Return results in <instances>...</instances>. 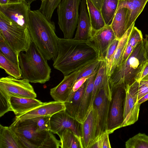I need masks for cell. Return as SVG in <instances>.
I'll list each match as a JSON object with an SVG mask.
<instances>
[{
	"label": "cell",
	"mask_w": 148,
	"mask_h": 148,
	"mask_svg": "<svg viewBox=\"0 0 148 148\" xmlns=\"http://www.w3.org/2000/svg\"><path fill=\"white\" fill-rule=\"evenodd\" d=\"M58 53L53 66L64 76L98 60V51L90 41L58 38Z\"/></svg>",
	"instance_id": "6da1fadb"
},
{
	"label": "cell",
	"mask_w": 148,
	"mask_h": 148,
	"mask_svg": "<svg viewBox=\"0 0 148 148\" xmlns=\"http://www.w3.org/2000/svg\"><path fill=\"white\" fill-rule=\"evenodd\" d=\"M27 28L32 40L48 60L53 61L58 53V38L54 23L39 10H31Z\"/></svg>",
	"instance_id": "7a4b0ae2"
},
{
	"label": "cell",
	"mask_w": 148,
	"mask_h": 148,
	"mask_svg": "<svg viewBox=\"0 0 148 148\" xmlns=\"http://www.w3.org/2000/svg\"><path fill=\"white\" fill-rule=\"evenodd\" d=\"M23 52H20L18 56L22 78L34 83L48 81L51 69L47 59L32 41L28 49Z\"/></svg>",
	"instance_id": "3957f363"
},
{
	"label": "cell",
	"mask_w": 148,
	"mask_h": 148,
	"mask_svg": "<svg viewBox=\"0 0 148 148\" xmlns=\"http://www.w3.org/2000/svg\"><path fill=\"white\" fill-rule=\"evenodd\" d=\"M15 133L23 148H58L60 140L50 131L38 132L37 125L32 119L15 120L10 126Z\"/></svg>",
	"instance_id": "277c9868"
},
{
	"label": "cell",
	"mask_w": 148,
	"mask_h": 148,
	"mask_svg": "<svg viewBox=\"0 0 148 148\" xmlns=\"http://www.w3.org/2000/svg\"><path fill=\"white\" fill-rule=\"evenodd\" d=\"M147 60L143 39L134 48L126 61L116 68L109 77L110 89L120 84H124L126 86L132 84L136 80L139 73Z\"/></svg>",
	"instance_id": "5b68a950"
},
{
	"label": "cell",
	"mask_w": 148,
	"mask_h": 148,
	"mask_svg": "<svg viewBox=\"0 0 148 148\" xmlns=\"http://www.w3.org/2000/svg\"><path fill=\"white\" fill-rule=\"evenodd\" d=\"M0 34L17 53L26 51L32 41L27 27L21 26L0 12Z\"/></svg>",
	"instance_id": "8992f818"
},
{
	"label": "cell",
	"mask_w": 148,
	"mask_h": 148,
	"mask_svg": "<svg viewBox=\"0 0 148 148\" xmlns=\"http://www.w3.org/2000/svg\"><path fill=\"white\" fill-rule=\"evenodd\" d=\"M81 1L62 0L57 8L58 23L65 39H73L77 25Z\"/></svg>",
	"instance_id": "52a82bcc"
},
{
	"label": "cell",
	"mask_w": 148,
	"mask_h": 148,
	"mask_svg": "<svg viewBox=\"0 0 148 148\" xmlns=\"http://www.w3.org/2000/svg\"><path fill=\"white\" fill-rule=\"evenodd\" d=\"M126 85L121 84L111 89V99L108 112L107 131L110 134L121 127L123 122Z\"/></svg>",
	"instance_id": "ba28073f"
},
{
	"label": "cell",
	"mask_w": 148,
	"mask_h": 148,
	"mask_svg": "<svg viewBox=\"0 0 148 148\" xmlns=\"http://www.w3.org/2000/svg\"><path fill=\"white\" fill-rule=\"evenodd\" d=\"M111 95L108 80L104 86L97 92L92 106L95 112L96 119L95 139L107 131L108 119Z\"/></svg>",
	"instance_id": "9c48e42d"
},
{
	"label": "cell",
	"mask_w": 148,
	"mask_h": 148,
	"mask_svg": "<svg viewBox=\"0 0 148 148\" xmlns=\"http://www.w3.org/2000/svg\"><path fill=\"white\" fill-rule=\"evenodd\" d=\"M0 92L9 98L12 96L33 98L37 97L33 86L27 80L10 76L0 78Z\"/></svg>",
	"instance_id": "30bf717a"
},
{
	"label": "cell",
	"mask_w": 148,
	"mask_h": 148,
	"mask_svg": "<svg viewBox=\"0 0 148 148\" xmlns=\"http://www.w3.org/2000/svg\"><path fill=\"white\" fill-rule=\"evenodd\" d=\"M139 83L136 80L126 86L124 120L121 127L132 125L138 120L140 105L138 101Z\"/></svg>",
	"instance_id": "8fae6325"
},
{
	"label": "cell",
	"mask_w": 148,
	"mask_h": 148,
	"mask_svg": "<svg viewBox=\"0 0 148 148\" xmlns=\"http://www.w3.org/2000/svg\"><path fill=\"white\" fill-rule=\"evenodd\" d=\"M30 5L24 0L16 3L0 4V12L11 21L27 27Z\"/></svg>",
	"instance_id": "7c38bea8"
},
{
	"label": "cell",
	"mask_w": 148,
	"mask_h": 148,
	"mask_svg": "<svg viewBox=\"0 0 148 148\" xmlns=\"http://www.w3.org/2000/svg\"><path fill=\"white\" fill-rule=\"evenodd\" d=\"M50 123V131L53 134H57L63 130L69 129L80 139L82 123L68 114L65 110L60 111L51 115Z\"/></svg>",
	"instance_id": "4fadbf2b"
},
{
	"label": "cell",
	"mask_w": 148,
	"mask_h": 148,
	"mask_svg": "<svg viewBox=\"0 0 148 148\" xmlns=\"http://www.w3.org/2000/svg\"><path fill=\"white\" fill-rule=\"evenodd\" d=\"M116 38L110 25H106L98 30L92 29L91 37L89 41L93 43L98 51V60H105L108 48Z\"/></svg>",
	"instance_id": "5bb4252c"
},
{
	"label": "cell",
	"mask_w": 148,
	"mask_h": 148,
	"mask_svg": "<svg viewBox=\"0 0 148 148\" xmlns=\"http://www.w3.org/2000/svg\"><path fill=\"white\" fill-rule=\"evenodd\" d=\"M65 109L64 102L54 101L44 102L19 116L15 117V120H23L38 116L52 115Z\"/></svg>",
	"instance_id": "9a60e30c"
},
{
	"label": "cell",
	"mask_w": 148,
	"mask_h": 148,
	"mask_svg": "<svg viewBox=\"0 0 148 148\" xmlns=\"http://www.w3.org/2000/svg\"><path fill=\"white\" fill-rule=\"evenodd\" d=\"M77 28L73 39L88 40L91 38L92 28L89 16L86 0H82L80 5Z\"/></svg>",
	"instance_id": "2e32d148"
},
{
	"label": "cell",
	"mask_w": 148,
	"mask_h": 148,
	"mask_svg": "<svg viewBox=\"0 0 148 148\" xmlns=\"http://www.w3.org/2000/svg\"><path fill=\"white\" fill-rule=\"evenodd\" d=\"M79 70L75 71L64 76L61 82L56 86L51 88L50 94L55 101L65 102L71 92Z\"/></svg>",
	"instance_id": "e0dca14e"
},
{
	"label": "cell",
	"mask_w": 148,
	"mask_h": 148,
	"mask_svg": "<svg viewBox=\"0 0 148 148\" xmlns=\"http://www.w3.org/2000/svg\"><path fill=\"white\" fill-rule=\"evenodd\" d=\"M96 119L92 106L84 122L82 123L80 140L82 148H89L95 139Z\"/></svg>",
	"instance_id": "ac0fdd59"
},
{
	"label": "cell",
	"mask_w": 148,
	"mask_h": 148,
	"mask_svg": "<svg viewBox=\"0 0 148 148\" xmlns=\"http://www.w3.org/2000/svg\"><path fill=\"white\" fill-rule=\"evenodd\" d=\"M134 23L120 39L117 48L111 58L106 62L108 77L111 75L115 69L121 64L123 55L131 31L134 26Z\"/></svg>",
	"instance_id": "d6986e66"
},
{
	"label": "cell",
	"mask_w": 148,
	"mask_h": 148,
	"mask_svg": "<svg viewBox=\"0 0 148 148\" xmlns=\"http://www.w3.org/2000/svg\"><path fill=\"white\" fill-rule=\"evenodd\" d=\"M9 102L12 111L18 117L42 103L40 101L33 98L11 96Z\"/></svg>",
	"instance_id": "ffe728a7"
},
{
	"label": "cell",
	"mask_w": 148,
	"mask_h": 148,
	"mask_svg": "<svg viewBox=\"0 0 148 148\" xmlns=\"http://www.w3.org/2000/svg\"><path fill=\"white\" fill-rule=\"evenodd\" d=\"M99 68L88 79L87 85L82 103L76 118V119L81 123L84 121L91 108V99L94 83Z\"/></svg>",
	"instance_id": "44dd1931"
},
{
	"label": "cell",
	"mask_w": 148,
	"mask_h": 148,
	"mask_svg": "<svg viewBox=\"0 0 148 148\" xmlns=\"http://www.w3.org/2000/svg\"><path fill=\"white\" fill-rule=\"evenodd\" d=\"M148 1V0H119L117 9L124 7L128 9L127 29L135 22L143 10Z\"/></svg>",
	"instance_id": "7402d4cb"
},
{
	"label": "cell",
	"mask_w": 148,
	"mask_h": 148,
	"mask_svg": "<svg viewBox=\"0 0 148 148\" xmlns=\"http://www.w3.org/2000/svg\"><path fill=\"white\" fill-rule=\"evenodd\" d=\"M87 82L88 79L77 90L71 93L66 101L64 102L66 111L76 119L82 103Z\"/></svg>",
	"instance_id": "603a6c76"
},
{
	"label": "cell",
	"mask_w": 148,
	"mask_h": 148,
	"mask_svg": "<svg viewBox=\"0 0 148 148\" xmlns=\"http://www.w3.org/2000/svg\"><path fill=\"white\" fill-rule=\"evenodd\" d=\"M128 9L125 7L118 8L110 25L116 38L120 40L127 30Z\"/></svg>",
	"instance_id": "cb8c5ba5"
},
{
	"label": "cell",
	"mask_w": 148,
	"mask_h": 148,
	"mask_svg": "<svg viewBox=\"0 0 148 148\" xmlns=\"http://www.w3.org/2000/svg\"><path fill=\"white\" fill-rule=\"evenodd\" d=\"M0 148H23L17 136L11 128L1 124Z\"/></svg>",
	"instance_id": "d4e9b609"
},
{
	"label": "cell",
	"mask_w": 148,
	"mask_h": 148,
	"mask_svg": "<svg viewBox=\"0 0 148 148\" xmlns=\"http://www.w3.org/2000/svg\"><path fill=\"white\" fill-rule=\"evenodd\" d=\"M61 148H82L80 139L70 129H66L58 132Z\"/></svg>",
	"instance_id": "484cf974"
},
{
	"label": "cell",
	"mask_w": 148,
	"mask_h": 148,
	"mask_svg": "<svg viewBox=\"0 0 148 148\" xmlns=\"http://www.w3.org/2000/svg\"><path fill=\"white\" fill-rule=\"evenodd\" d=\"M89 16L92 29L98 30L104 27L106 24L100 11L90 0H86Z\"/></svg>",
	"instance_id": "4316f807"
},
{
	"label": "cell",
	"mask_w": 148,
	"mask_h": 148,
	"mask_svg": "<svg viewBox=\"0 0 148 148\" xmlns=\"http://www.w3.org/2000/svg\"><path fill=\"white\" fill-rule=\"evenodd\" d=\"M108 79L106 61H101L94 82L92 97L91 107L94 99L97 92L99 89L104 86Z\"/></svg>",
	"instance_id": "83f0119b"
},
{
	"label": "cell",
	"mask_w": 148,
	"mask_h": 148,
	"mask_svg": "<svg viewBox=\"0 0 148 148\" xmlns=\"http://www.w3.org/2000/svg\"><path fill=\"white\" fill-rule=\"evenodd\" d=\"M119 0H103L100 12L106 25H110L117 11Z\"/></svg>",
	"instance_id": "f1b7e54d"
},
{
	"label": "cell",
	"mask_w": 148,
	"mask_h": 148,
	"mask_svg": "<svg viewBox=\"0 0 148 148\" xmlns=\"http://www.w3.org/2000/svg\"><path fill=\"white\" fill-rule=\"evenodd\" d=\"M0 67L10 76L17 79L22 78L20 66L10 60L0 52Z\"/></svg>",
	"instance_id": "f546056e"
},
{
	"label": "cell",
	"mask_w": 148,
	"mask_h": 148,
	"mask_svg": "<svg viewBox=\"0 0 148 148\" xmlns=\"http://www.w3.org/2000/svg\"><path fill=\"white\" fill-rule=\"evenodd\" d=\"M0 52L10 60L19 65V54L16 52L0 34Z\"/></svg>",
	"instance_id": "4dcf8cb0"
},
{
	"label": "cell",
	"mask_w": 148,
	"mask_h": 148,
	"mask_svg": "<svg viewBox=\"0 0 148 148\" xmlns=\"http://www.w3.org/2000/svg\"><path fill=\"white\" fill-rule=\"evenodd\" d=\"M125 146L126 148H148V136L139 133L129 138Z\"/></svg>",
	"instance_id": "1f68e13d"
},
{
	"label": "cell",
	"mask_w": 148,
	"mask_h": 148,
	"mask_svg": "<svg viewBox=\"0 0 148 148\" xmlns=\"http://www.w3.org/2000/svg\"><path fill=\"white\" fill-rule=\"evenodd\" d=\"M62 0H45L41 2L39 10L49 19L51 18L55 10Z\"/></svg>",
	"instance_id": "d6a6232c"
},
{
	"label": "cell",
	"mask_w": 148,
	"mask_h": 148,
	"mask_svg": "<svg viewBox=\"0 0 148 148\" xmlns=\"http://www.w3.org/2000/svg\"><path fill=\"white\" fill-rule=\"evenodd\" d=\"M101 61L97 60L90 63L80 69L75 82L82 78L90 77L99 67Z\"/></svg>",
	"instance_id": "836d02e7"
},
{
	"label": "cell",
	"mask_w": 148,
	"mask_h": 148,
	"mask_svg": "<svg viewBox=\"0 0 148 148\" xmlns=\"http://www.w3.org/2000/svg\"><path fill=\"white\" fill-rule=\"evenodd\" d=\"M51 116H42L32 118L36 123L37 132L50 131V120Z\"/></svg>",
	"instance_id": "e575fe53"
},
{
	"label": "cell",
	"mask_w": 148,
	"mask_h": 148,
	"mask_svg": "<svg viewBox=\"0 0 148 148\" xmlns=\"http://www.w3.org/2000/svg\"><path fill=\"white\" fill-rule=\"evenodd\" d=\"M143 39L141 31L134 26L129 36L127 44L134 48Z\"/></svg>",
	"instance_id": "d590c367"
},
{
	"label": "cell",
	"mask_w": 148,
	"mask_h": 148,
	"mask_svg": "<svg viewBox=\"0 0 148 148\" xmlns=\"http://www.w3.org/2000/svg\"><path fill=\"white\" fill-rule=\"evenodd\" d=\"M9 99L0 93V117L7 112L12 111L9 102Z\"/></svg>",
	"instance_id": "8d00e7d4"
},
{
	"label": "cell",
	"mask_w": 148,
	"mask_h": 148,
	"mask_svg": "<svg viewBox=\"0 0 148 148\" xmlns=\"http://www.w3.org/2000/svg\"><path fill=\"white\" fill-rule=\"evenodd\" d=\"M110 133L107 131L96 138L89 148H102L103 142L106 137Z\"/></svg>",
	"instance_id": "74e56055"
},
{
	"label": "cell",
	"mask_w": 148,
	"mask_h": 148,
	"mask_svg": "<svg viewBox=\"0 0 148 148\" xmlns=\"http://www.w3.org/2000/svg\"><path fill=\"white\" fill-rule=\"evenodd\" d=\"M119 40L117 38L114 39L109 45L107 51L105 61L108 62L113 55L119 44Z\"/></svg>",
	"instance_id": "f35d334b"
},
{
	"label": "cell",
	"mask_w": 148,
	"mask_h": 148,
	"mask_svg": "<svg viewBox=\"0 0 148 148\" xmlns=\"http://www.w3.org/2000/svg\"><path fill=\"white\" fill-rule=\"evenodd\" d=\"M139 82L138 96V100L148 93V86L140 81Z\"/></svg>",
	"instance_id": "ab89813d"
},
{
	"label": "cell",
	"mask_w": 148,
	"mask_h": 148,
	"mask_svg": "<svg viewBox=\"0 0 148 148\" xmlns=\"http://www.w3.org/2000/svg\"><path fill=\"white\" fill-rule=\"evenodd\" d=\"M134 48H133L132 46L127 43L123 55L121 63V65L124 63L126 61L132 53Z\"/></svg>",
	"instance_id": "60d3db41"
},
{
	"label": "cell",
	"mask_w": 148,
	"mask_h": 148,
	"mask_svg": "<svg viewBox=\"0 0 148 148\" xmlns=\"http://www.w3.org/2000/svg\"><path fill=\"white\" fill-rule=\"evenodd\" d=\"M148 75V60L144 64L143 68L139 73L136 80L140 81L142 79Z\"/></svg>",
	"instance_id": "b9f144b4"
},
{
	"label": "cell",
	"mask_w": 148,
	"mask_h": 148,
	"mask_svg": "<svg viewBox=\"0 0 148 148\" xmlns=\"http://www.w3.org/2000/svg\"><path fill=\"white\" fill-rule=\"evenodd\" d=\"M90 77H88L82 78L75 82L71 93L77 90Z\"/></svg>",
	"instance_id": "7bdbcfd3"
},
{
	"label": "cell",
	"mask_w": 148,
	"mask_h": 148,
	"mask_svg": "<svg viewBox=\"0 0 148 148\" xmlns=\"http://www.w3.org/2000/svg\"><path fill=\"white\" fill-rule=\"evenodd\" d=\"M143 40L145 55L148 60V35H145V38L143 39Z\"/></svg>",
	"instance_id": "ee69618b"
},
{
	"label": "cell",
	"mask_w": 148,
	"mask_h": 148,
	"mask_svg": "<svg viewBox=\"0 0 148 148\" xmlns=\"http://www.w3.org/2000/svg\"><path fill=\"white\" fill-rule=\"evenodd\" d=\"M111 145L108 135L104 140L102 146V148H111Z\"/></svg>",
	"instance_id": "f6af8a7d"
},
{
	"label": "cell",
	"mask_w": 148,
	"mask_h": 148,
	"mask_svg": "<svg viewBox=\"0 0 148 148\" xmlns=\"http://www.w3.org/2000/svg\"><path fill=\"white\" fill-rule=\"evenodd\" d=\"M96 7L101 11V6L103 0H90Z\"/></svg>",
	"instance_id": "bcb514c9"
},
{
	"label": "cell",
	"mask_w": 148,
	"mask_h": 148,
	"mask_svg": "<svg viewBox=\"0 0 148 148\" xmlns=\"http://www.w3.org/2000/svg\"><path fill=\"white\" fill-rule=\"evenodd\" d=\"M148 100V93L138 100V103L141 105L143 103Z\"/></svg>",
	"instance_id": "7dc6e473"
},
{
	"label": "cell",
	"mask_w": 148,
	"mask_h": 148,
	"mask_svg": "<svg viewBox=\"0 0 148 148\" xmlns=\"http://www.w3.org/2000/svg\"><path fill=\"white\" fill-rule=\"evenodd\" d=\"M140 81L146 84L148 86V75L144 77Z\"/></svg>",
	"instance_id": "c3c4849f"
},
{
	"label": "cell",
	"mask_w": 148,
	"mask_h": 148,
	"mask_svg": "<svg viewBox=\"0 0 148 148\" xmlns=\"http://www.w3.org/2000/svg\"><path fill=\"white\" fill-rule=\"evenodd\" d=\"M8 3V0H0V4H5Z\"/></svg>",
	"instance_id": "681fc988"
},
{
	"label": "cell",
	"mask_w": 148,
	"mask_h": 148,
	"mask_svg": "<svg viewBox=\"0 0 148 148\" xmlns=\"http://www.w3.org/2000/svg\"><path fill=\"white\" fill-rule=\"evenodd\" d=\"M27 4L30 5L34 1L36 0H24Z\"/></svg>",
	"instance_id": "f907efd6"
},
{
	"label": "cell",
	"mask_w": 148,
	"mask_h": 148,
	"mask_svg": "<svg viewBox=\"0 0 148 148\" xmlns=\"http://www.w3.org/2000/svg\"><path fill=\"white\" fill-rule=\"evenodd\" d=\"M21 0H8V3H14L19 2Z\"/></svg>",
	"instance_id": "816d5d0a"
},
{
	"label": "cell",
	"mask_w": 148,
	"mask_h": 148,
	"mask_svg": "<svg viewBox=\"0 0 148 148\" xmlns=\"http://www.w3.org/2000/svg\"><path fill=\"white\" fill-rule=\"evenodd\" d=\"M45 0H41V2L42 1H44Z\"/></svg>",
	"instance_id": "f5cc1de1"
},
{
	"label": "cell",
	"mask_w": 148,
	"mask_h": 148,
	"mask_svg": "<svg viewBox=\"0 0 148 148\" xmlns=\"http://www.w3.org/2000/svg\"></svg>",
	"instance_id": "db71d44e"
}]
</instances>
